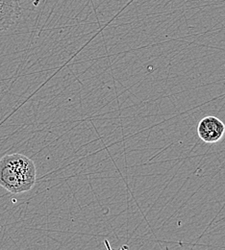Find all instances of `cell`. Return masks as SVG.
Masks as SVG:
<instances>
[{
    "label": "cell",
    "instance_id": "obj_1",
    "mask_svg": "<svg viewBox=\"0 0 225 250\" xmlns=\"http://www.w3.org/2000/svg\"><path fill=\"white\" fill-rule=\"evenodd\" d=\"M37 181V168L29 157L8 154L0 159V186L11 193L32 189Z\"/></svg>",
    "mask_w": 225,
    "mask_h": 250
},
{
    "label": "cell",
    "instance_id": "obj_2",
    "mask_svg": "<svg viewBox=\"0 0 225 250\" xmlns=\"http://www.w3.org/2000/svg\"><path fill=\"white\" fill-rule=\"evenodd\" d=\"M225 133V124L220 119L213 116L205 117L197 126L198 137L207 144L218 143L223 139Z\"/></svg>",
    "mask_w": 225,
    "mask_h": 250
},
{
    "label": "cell",
    "instance_id": "obj_3",
    "mask_svg": "<svg viewBox=\"0 0 225 250\" xmlns=\"http://www.w3.org/2000/svg\"><path fill=\"white\" fill-rule=\"evenodd\" d=\"M19 0H0V32L10 29L21 18Z\"/></svg>",
    "mask_w": 225,
    "mask_h": 250
}]
</instances>
